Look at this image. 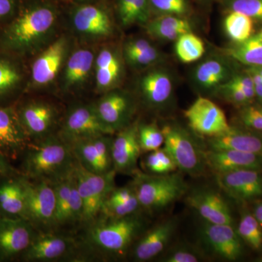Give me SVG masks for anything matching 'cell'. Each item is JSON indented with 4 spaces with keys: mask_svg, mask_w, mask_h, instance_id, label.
<instances>
[{
    "mask_svg": "<svg viewBox=\"0 0 262 262\" xmlns=\"http://www.w3.org/2000/svg\"><path fill=\"white\" fill-rule=\"evenodd\" d=\"M54 10L46 5L20 7L18 13L0 28V51L21 57L34 51L51 32Z\"/></svg>",
    "mask_w": 262,
    "mask_h": 262,
    "instance_id": "obj_1",
    "label": "cell"
},
{
    "mask_svg": "<svg viewBox=\"0 0 262 262\" xmlns=\"http://www.w3.org/2000/svg\"><path fill=\"white\" fill-rule=\"evenodd\" d=\"M20 173L32 180H54L75 167L76 158L61 138L50 136L32 141L24 151Z\"/></svg>",
    "mask_w": 262,
    "mask_h": 262,
    "instance_id": "obj_2",
    "label": "cell"
},
{
    "mask_svg": "<svg viewBox=\"0 0 262 262\" xmlns=\"http://www.w3.org/2000/svg\"><path fill=\"white\" fill-rule=\"evenodd\" d=\"M144 222L134 214L120 219L95 222L90 227L88 241L98 251L122 255L142 232Z\"/></svg>",
    "mask_w": 262,
    "mask_h": 262,
    "instance_id": "obj_3",
    "label": "cell"
},
{
    "mask_svg": "<svg viewBox=\"0 0 262 262\" xmlns=\"http://www.w3.org/2000/svg\"><path fill=\"white\" fill-rule=\"evenodd\" d=\"M133 187L141 208L162 209L184 194L187 186L179 173L148 175L137 172Z\"/></svg>",
    "mask_w": 262,
    "mask_h": 262,
    "instance_id": "obj_4",
    "label": "cell"
},
{
    "mask_svg": "<svg viewBox=\"0 0 262 262\" xmlns=\"http://www.w3.org/2000/svg\"><path fill=\"white\" fill-rule=\"evenodd\" d=\"M75 173L83 208L82 223L92 225L101 213L105 200L115 188L117 173L114 170L105 174L92 173L76 160Z\"/></svg>",
    "mask_w": 262,
    "mask_h": 262,
    "instance_id": "obj_5",
    "label": "cell"
},
{
    "mask_svg": "<svg viewBox=\"0 0 262 262\" xmlns=\"http://www.w3.org/2000/svg\"><path fill=\"white\" fill-rule=\"evenodd\" d=\"M26 214L37 232L56 227V201L54 188L46 179L32 180L24 177Z\"/></svg>",
    "mask_w": 262,
    "mask_h": 262,
    "instance_id": "obj_6",
    "label": "cell"
},
{
    "mask_svg": "<svg viewBox=\"0 0 262 262\" xmlns=\"http://www.w3.org/2000/svg\"><path fill=\"white\" fill-rule=\"evenodd\" d=\"M163 148L173 158L177 168L184 173L198 177L203 173L205 163L203 151L198 148L192 136L175 124H168L161 129Z\"/></svg>",
    "mask_w": 262,
    "mask_h": 262,
    "instance_id": "obj_7",
    "label": "cell"
},
{
    "mask_svg": "<svg viewBox=\"0 0 262 262\" xmlns=\"http://www.w3.org/2000/svg\"><path fill=\"white\" fill-rule=\"evenodd\" d=\"M115 132L101 120L96 106L81 105L72 108L67 115L60 138L70 144L90 138L111 136Z\"/></svg>",
    "mask_w": 262,
    "mask_h": 262,
    "instance_id": "obj_8",
    "label": "cell"
},
{
    "mask_svg": "<svg viewBox=\"0 0 262 262\" xmlns=\"http://www.w3.org/2000/svg\"><path fill=\"white\" fill-rule=\"evenodd\" d=\"M51 183L56 194V226L82 222L83 208L77 186L75 165L70 171L51 181Z\"/></svg>",
    "mask_w": 262,
    "mask_h": 262,
    "instance_id": "obj_9",
    "label": "cell"
},
{
    "mask_svg": "<svg viewBox=\"0 0 262 262\" xmlns=\"http://www.w3.org/2000/svg\"><path fill=\"white\" fill-rule=\"evenodd\" d=\"M184 115L191 128L206 137L220 135L231 127L223 110L207 98H196Z\"/></svg>",
    "mask_w": 262,
    "mask_h": 262,
    "instance_id": "obj_10",
    "label": "cell"
},
{
    "mask_svg": "<svg viewBox=\"0 0 262 262\" xmlns=\"http://www.w3.org/2000/svg\"><path fill=\"white\" fill-rule=\"evenodd\" d=\"M110 136H100L69 144L76 160L89 171L107 173L114 170Z\"/></svg>",
    "mask_w": 262,
    "mask_h": 262,
    "instance_id": "obj_11",
    "label": "cell"
},
{
    "mask_svg": "<svg viewBox=\"0 0 262 262\" xmlns=\"http://www.w3.org/2000/svg\"><path fill=\"white\" fill-rule=\"evenodd\" d=\"M34 226L24 219L2 217L0 220V261L20 258L37 233Z\"/></svg>",
    "mask_w": 262,
    "mask_h": 262,
    "instance_id": "obj_12",
    "label": "cell"
},
{
    "mask_svg": "<svg viewBox=\"0 0 262 262\" xmlns=\"http://www.w3.org/2000/svg\"><path fill=\"white\" fill-rule=\"evenodd\" d=\"M32 142L24 130L14 105H0V155L16 160Z\"/></svg>",
    "mask_w": 262,
    "mask_h": 262,
    "instance_id": "obj_13",
    "label": "cell"
},
{
    "mask_svg": "<svg viewBox=\"0 0 262 262\" xmlns=\"http://www.w3.org/2000/svg\"><path fill=\"white\" fill-rule=\"evenodd\" d=\"M16 107V106H15ZM20 123L31 141L50 137L56 122L57 112L52 105L31 101L16 107Z\"/></svg>",
    "mask_w": 262,
    "mask_h": 262,
    "instance_id": "obj_14",
    "label": "cell"
},
{
    "mask_svg": "<svg viewBox=\"0 0 262 262\" xmlns=\"http://www.w3.org/2000/svg\"><path fill=\"white\" fill-rule=\"evenodd\" d=\"M260 170L244 169L216 174L220 187L229 196L247 201L262 196V176Z\"/></svg>",
    "mask_w": 262,
    "mask_h": 262,
    "instance_id": "obj_15",
    "label": "cell"
},
{
    "mask_svg": "<svg viewBox=\"0 0 262 262\" xmlns=\"http://www.w3.org/2000/svg\"><path fill=\"white\" fill-rule=\"evenodd\" d=\"M141 151L138 127H126L120 130L112 142V159L116 173L136 174Z\"/></svg>",
    "mask_w": 262,
    "mask_h": 262,
    "instance_id": "obj_16",
    "label": "cell"
},
{
    "mask_svg": "<svg viewBox=\"0 0 262 262\" xmlns=\"http://www.w3.org/2000/svg\"><path fill=\"white\" fill-rule=\"evenodd\" d=\"M187 203L207 223L232 225V212L220 193L211 189H198L188 196Z\"/></svg>",
    "mask_w": 262,
    "mask_h": 262,
    "instance_id": "obj_17",
    "label": "cell"
},
{
    "mask_svg": "<svg viewBox=\"0 0 262 262\" xmlns=\"http://www.w3.org/2000/svg\"><path fill=\"white\" fill-rule=\"evenodd\" d=\"M73 239L50 232H38L20 259L24 261H48L68 254L73 248Z\"/></svg>",
    "mask_w": 262,
    "mask_h": 262,
    "instance_id": "obj_18",
    "label": "cell"
},
{
    "mask_svg": "<svg viewBox=\"0 0 262 262\" xmlns=\"http://www.w3.org/2000/svg\"><path fill=\"white\" fill-rule=\"evenodd\" d=\"M207 166L215 173L251 169L262 170V155L232 149H210L203 151Z\"/></svg>",
    "mask_w": 262,
    "mask_h": 262,
    "instance_id": "obj_19",
    "label": "cell"
},
{
    "mask_svg": "<svg viewBox=\"0 0 262 262\" xmlns=\"http://www.w3.org/2000/svg\"><path fill=\"white\" fill-rule=\"evenodd\" d=\"M95 106L102 121L115 133L127 127L134 110L130 96L120 91L106 94Z\"/></svg>",
    "mask_w": 262,
    "mask_h": 262,
    "instance_id": "obj_20",
    "label": "cell"
},
{
    "mask_svg": "<svg viewBox=\"0 0 262 262\" xmlns=\"http://www.w3.org/2000/svg\"><path fill=\"white\" fill-rule=\"evenodd\" d=\"M203 233L207 244L220 257L234 261L242 255V239L232 225H213L206 222Z\"/></svg>",
    "mask_w": 262,
    "mask_h": 262,
    "instance_id": "obj_21",
    "label": "cell"
},
{
    "mask_svg": "<svg viewBox=\"0 0 262 262\" xmlns=\"http://www.w3.org/2000/svg\"><path fill=\"white\" fill-rule=\"evenodd\" d=\"M177 226V220L170 219L146 232L136 244L133 253L134 258L139 261H146L160 254L173 236Z\"/></svg>",
    "mask_w": 262,
    "mask_h": 262,
    "instance_id": "obj_22",
    "label": "cell"
},
{
    "mask_svg": "<svg viewBox=\"0 0 262 262\" xmlns=\"http://www.w3.org/2000/svg\"><path fill=\"white\" fill-rule=\"evenodd\" d=\"M0 213L4 218L27 220L22 174L0 179Z\"/></svg>",
    "mask_w": 262,
    "mask_h": 262,
    "instance_id": "obj_23",
    "label": "cell"
},
{
    "mask_svg": "<svg viewBox=\"0 0 262 262\" xmlns=\"http://www.w3.org/2000/svg\"><path fill=\"white\" fill-rule=\"evenodd\" d=\"M207 145L210 149H232L262 155V135L231 127L224 134L208 138Z\"/></svg>",
    "mask_w": 262,
    "mask_h": 262,
    "instance_id": "obj_24",
    "label": "cell"
},
{
    "mask_svg": "<svg viewBox=\"0 0 262 262\" xmlns=\"http://www.w3.org/2000/svg\"><path fill=\"white\" fill-rule=\"evenodd\" d=\"M141 94L151 107H163L171 98L173 81L171 76L163 69L150 71L141 77Z\"/></svg>",
    "mask_w": 262,
    "mask_h": 262,
    "instance_id": "obj_25",
    "label": "cell"
},
{
    "mask_svg": "<svg viewBox=\"0 0 262 262\" xmlns=\"http://www.w3.org/2000/svg\"><path fill=\"white\" fill-rule=\"evenodd\" d=\"M234 75L228 61L222 57H210L202 61L193 73V80L199 89L217 90Z\"/></svg>",
    "mask_w": 262,
    "mask_h": 262,
    "instance_id": "obj_26",
    "label": "cell"
},
{
    "mask_svg": "<svg viewBox=\"0 0 262 262\" xmlns=\"http://www.w3.org/2000/svg\"><path fill=\"white\" fill-rule=\"evenodd\" d=\"M65 39L56 41L40 55L32 67V80L36 85H46L54 80L64 58Z\"/></svg>",
    "mask_w": 262,
    "mask_h": 262,
    "instance_id": "obj_27",
    "label": "cell"
},
{
    "mask_svg": "<svg viewBox=\"0 0 262 262\" xmlns=\"http://www.w3.org/2000/svg\"><path fill=\"white\" fill-rule=\"evenodd\" d=\"M20 57L0 51V105L8 106V101L20 91L24 73L18 60Z\"/></svg>",
    "mask_w": 262,
    "mask_h": 262,
    "instance_id": "obj_28",
    "label": "cell"
},
{
    "mask_svg": "<svg viewBox=\"0 0 262 262\" xmlns=\"http://www.w3.org/2000/svg\"><path fill=\"white\" fill-rule=\"evenodd\" d=\"M73 24L79 32L103 37L112 32V23L106 12L94 5H84L76 10Z\"/></svg>",
    "mask_w": 262,
    "mask_h": 262,
    "instance_id": "obj_29",
    "label": "cell"
},
{
    "mask_svg": "<svg viewBox=\"0 0 262 262\" xmlns=\"http://www.w3.org/2000/svg\"><path fill=\"white\" fill-rule=\"evenodd\" d=\"M146 29L151 37L165 41H177L183 34L192 32L190 23L175 15H161L148 22Z\"/></svg>",
    "mask_w": 262,
    "mask_h": 262,
    "instance_id": "obj_30",
    "label": "cell"
},
{
    "mask_svg": "<svg viewBox=\"0 0 262 262\" xmlns=\"http://www.w3.org/2000/svg\"><path fill=\"white\" fill-rule=\"evenodd\" d=\"M121 74V63L116 53L111 49H103L96 60V83L98 89H111Z\"/></svg>",
    "mask_w": 262,
    "mask_h": 262,
    "instance_id": "obj_31",
    "label": "cell"
},
{
    "mask_svg": "<svg viewBox=\"0 0 262 262\" xmlns=\"http://www.w3.org/2000/svg\"><path fill=\"white\" fill-rule=\"evenodd\" d=\"M94 61V53L87 49L75 51L66 67L64 81L67 87L78 85L88 78Z\"/></svg>",
    "mask_w": 262,
    "mask_h": 262,
    "instance_id": "obj_32",
    "label": "cell"
},
{
    "mask_svg": "<svg viewBox=\"0 0 262 262\" xmlns=\"http://www.w3.org/2000/svg\"><path fill=\"white\" fill-rule=\"evenodd\" d=\"M226 56L250 67H262V40L256 35L225 50Z\"/></svg>",
    "mask_w": 262,
    "mask_h": 262,
    "instance_id": "obj_33",
    "label": "cell"
},
{
    "mask_svg": "<svg viewBox=\"0 0 262 262\" xmlns=\"http://www.w3.org/2000/svg\"><path fill=\"white\" fill-rule=\"evenodd\" d=\"M149 9V0H119V16L124 26L147 24Z\"/></svg>",
    "mask_w": 262,
    "mask_h": 262,
    "instance_id": "obj_34",
    "label": "cell"
},
{
    "mask_svg": "<svg viewBox=\"0 0 262 262\" xmlns=\"http://www.w3.org/2000/svg\"><path fill=\"white\" fill-rule=\"evenodd\" d=\"M224 27L227 36L232 40L237 43L243 42L251 37L253 19L238 12L232 11L226 17Z\"/></svg>",
    "mask_w": 262,
    "mask_h": 262,
    "instance_id": "obj_35",
    "label": "cell"
},
{
    "mask_svg": "<svg viewBox=\"0 0 262 262\" xmlns=\"http://www.w3.org/2000/svg\"><path fill=\"white\" fill-rule=\"evenodd\" d=\"M175 51L177 56L183 63H192L199 60L204 54V43L193 33H186L177 39Z\"/></svg>",
    "mask_w": 262,
    "mask_h": 262,
    "instance_id": "obj_36",
    "label": "cell"
},
{
    "mask_svg": "<svg viewBox=\"0 0 262 262\" xmlns=\"http://www.w3.org/2000/svg\"><path fill=\"white\" fill-rule=\"evenodd\" d=\"M262 227L253 214L244 213L237 228L239 237L255 250L262 247Z\"/></svg>",
    "mask_w": 262,
    "mask_h": 262,
    "instance_id": "obj_37",
    "label": "cell"
},
{
    "mask_svg": "<svg viewBox=\"0 0 262 262\" xmlns=\"http://www.w3.org/2000/svg\"><path fill=\"white\" fill-rule=\"evenodd\" d=\"M144 166L148 172L155 175L173 173L178 169L173 158L164 148L150 151L144 160Z\"/></svg>",
    "mask_w": 262,
    "mask_h": 262,
    "instance_id": "obj_38",
    "label": "cell"
},
{
    "mask_svg": "<svg viewBox=\"0 0 262 262\" xmlns=\"http://www.w3.org/2000/svg\"><path fill=\"white\" fill-rule=\"evenodd\" d=\"M138 136L143 152L155 151L163 145V132L154 124L143 125L138 127Z\"/></svg>",
    "mask_w": 262,
    "mask_h": 262,
    "instance_id": "obj_39",
    "label": "cell"
},
{
    "mask_svg": "<svg viewBox=\"0 0 262 262\" xmlns=\"http://www.w3.org/2000/svg\"><path fill=\"white\" fill-rule=\"evenodd\" d=\"M239 119L248 130L262 135V104L248 103L245 105L239 110Z\"/></svg>",
    "mask_w": 262,
    "mask_h": 262,
    "instance_id": "obj_40",
    "label": "cell"
},
{
    "mask_svg": "<svg viewBox=\"0 0 262 262\" xmlns=\"http://www.w3.org/2000/svg\"><path fill=\"white\" fill-rule=\"evenodd\" d=\"M125 59L134 67L144 68L158 63L162 58V53L154 46H150L144 51L125 55Z\"/></svg>",
    "mask_w": 262,
    "mask_h": 262,
    "instance_id": "obj_41",
    "label": "cell"
},
{
    "mask_svg": "<svg viewBox=\"0 0 262 262\" xmlns=\"http://www.w3.org/2000/svg\"><path fill=\"white\" fill-rule=\"evenodd\" d=\"M229 8L231 12H238L262 21V0H230Z\"/></svg>",
    "mask_w": 262,
    "mask_h": 262,
    "instance_id": "obj_42",
    "label": "cell"
},
{
    "mask_svg": "<svg viewBox=\"0 0 262 262\" xmlns=\"http://www.w3.org/2000/svg\"><path fill=\"white\" fill-rule=\"evenodd\" d=\"M149 6L163 15H180L187 12L185 0H149Z\"/></svg>",
    "mask_w": 262,
    "mask_h": 262,
    "instance_id": "obj_43",
    "label": "cell"
},
{
    "mask_svg": "<svg viewBox=\"0 0 262 262\" xmlns=\"http://www.w3.org/2000/svg\"><path fill=\"white\" fill-rule=\"evenodd\" d=\"M217 90L220 91L221 94L224 96L225 99L234 104L244 106L251 102L246 97L244 93L239 89L238 86L232 83L229 80L225 84H222Z\"/></svg>",
    "mask_w": 262,
    "mask_h": 262,
    "instance_id": "obj_44",
    "label": "cell"
},
{
    "mask_svg": "<svg viewBox=\"0 0 262 262\" xmlns=\"http://www.w3.org/2000/svg\"><path fill=\"white\" fill-rule=\"evenodd\" d=\"M199 253L188 248H178L166 254L162 261L164 262H198Z\"/></svg>",
    "mask_w": 262,
    "mask_h": 262,
    "instance_id": "obj_45",
    "label": "cell"
},
{
    "mask_svg": "<svg viewBox=\"0 0 262 262\" xmlns=\"http://www.w3.org/2000/svg\"><path fill=\"white\" fill-rule=\"evenodd\" d=\"M20 7L18 0H0V28L16 15Z\"/></svg>",
    "mask_w": 262,
    "mask_h": 262,
    "instance_id": "obj_46",
    "label": "cell"
},
{
    "mask_svg": "<svg viewBox=\"0 0 262 262\" xmlns=\"http://www.w3.org/2000/svg\"><path fill=\"white\" fill-rule=\"evenodd\" d=\"M152 45L150 44L149 41L144 39H136L131 40L127 43L124 48V54H131L137 52L144 51Z\"/></svg>",
    "mask_w": 262,
    "mask_h": 262,
    "instance_id": "obj_47",
    "label": "cell"
},
{
    "mask_svg": "<svg viewBox=\"0 0 262 262\" xmlns=\"http://www.w3.org/2000/svg\"><path fill=\"white\" fill-rule=\"evenodd\" d=\"M21 174L20 170H17L10 164L9 160L0 155V179L10 176Z\"/></svg>",
    "mask_w": 262,
    "mask_h": 262,
    "instance_id": "obj_48",
    "label": "cell"
},
{
    "mask_svg": "<svg viewBox=\"0 0 262 262\" xmlns=\"http://www.w3.org/2000/svg\"><path fill=\"white\" fill-rule=\"evenodd\" d=\"M247 73L252 78L254 84V91L256 96L262 101V77L258 74L253 67L248 69Z\"/></svg>",
    "mask_w": 262,
    "mask_h": 262,
    "instance_id": "obj_49",
    "label": "cell"
},
{
    "mask_svg": "<svg viewBox=\"0 0 262 262\" xmlns=\"http://www.w3.org/2000/svg\"><path fill=\"white\" fill-rule=\"evenodd\" d=\"M256 36L258 38H259V39H261V40H262V30L261 31V32L258 33V34H256Z\"/></svg>",
    "mask_w": 262,
    "mask_h": 262,
    "instance_id": "obj_50",
    "label": "cell"
},
{
    "mask_svg": "<svg viewBox=\"0 0 262 262\" xmlns=\"http://www.w3.org/2000/svg\"><path fill=\"white\" fill-rule=\"evenodd\" d=\"M2 219V215H1V213H0V220H1Z\"/></svg>",
    "mask_w": 262,
    "mask_h": 262,
    "instance_id": "obj_51",
    "label": "cell"
}]
</instances>
